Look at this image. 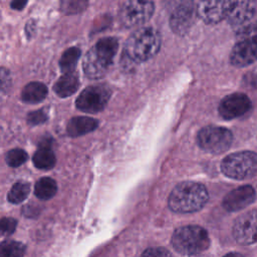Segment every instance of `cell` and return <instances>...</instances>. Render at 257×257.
Instances as JSON below:
<instances>
[{"mask_svg":"<svg viewBox=\"0 0 257 257\" xmlns=\"http://www.w3.org/2000/svg\"><path fill=\"white\" fill-rule=\"evenodd\" d=\"M25 246L21 242L6 240L0 243V257H23Z\"/></svg>","mask_w":257,"mask_h":257,"instance_id":"cell-22","label":"cell"},{"mask_svg":"<svg viewBox=\"0 0 257 257\" xmlns=\"http://www.w3.org/2000/svg\"><path fill=\"white\" fill-rule=\"evenodd\" d=\"M230 61L236 67H244L257 61V43L239 40L231 51Z\"/></svg>","mask_w":257,"mask_h":257,"instance_id":"cell-14","label":"cell"},{"mask_svg":"<svg viewBox=\"0 0 257 257\" xmlns=\"http://www.w3.org/2000/svg\"><path fill=\"white\" fill-rule=\"evenodd\" d=\"M87 6L86 1L82 0H64L60 2V8L63 12L68 14L79 13Z\"/></svg>","mask_w":257,"mask_h":257,"instance_id":"cell-26","label":"cell"},{"mask_svg":"<svg viewBox=\"0 0 257 257\" xmlns=\"http://www.w3.org/2000/svg\"><path fill=\"white\" fill-rule=\"evenodd\" d=\"M11 86L10 71L5 67H0V91H7Z\"/></svg>","mask_w":257,"mask_h":257,"instance_id":"cell-30","label":"cell"},{"mask_svg":"<svg viewBox=\"0 0 257 257\" xmlns=\"http://www.w3.org/2000/svg\"><path fill=\"white\" fill-rule=\"evenodd\" d=\"M33 164L40 170H50L56 163V158L49 147H39L32 158Z\"/></svg>","mask_w":257,"mask_h":257,"instance_id":"cell-19","label":"cell"},{"mask_svg":"<svg viewBox=\"0 0 257 257\" xmlns=\"http://www.w3.org/2000/svg\"><path fill=\"white\" fill-rule=\"evenodd\" d=\"M28 159L27 153L22 149H13L10 150L5 157L6 163L8 166L16 168L24 164Z\"/></svg>","mask_w":257,"mask_h":257,"instance_id":"cell-24","label":"cell"},{"mask_svg":"<svg viewBox=\"0 0 257 257\" xmlns=\"http://www.w3.org/2000/svg\"><path fill=\"white\" fill-rule=\"evenodd\" d=\"M197 16L195 3L182 2L175 8L170 18V25L172 30L177 34L186 33Z\"/></svg>","mask_w":257,"mask_h":257,"instance_id":"cell-11","label":"cell"},{"mask_svg":"<svg viewBox=\"0 0 257 257\" xmlns=\"http://www.w3.org/2000/svg\"><path fill=\"white\" fill-rule=\"evenodd\" d=\"M223 257H244V256L240 253H237V252H231V253H228V254L224 255Z\"/></svg>","mask_w":257,"mask_h":257,"instance_id":"cell-34","label":"cell"},{"mask_svg":"<svg viewBox=\"0 0 257 257\" xmlns=\"http://www.w3.org/2000/svg\"><path fill=\"white\" fill-rule=\"evenodd\" d=\"M27 4V1L24 0H14L10 3V6L14 10H22Z\"/></svg>","mask_w":257,"mask_h":257,"instance_id":"cell-31","label":"cell"},{"mask_svg":"<svg viewBox=\"0 0 257 257\" xmlns=\"http://www.w3.org/2000/svg\"><path fill=\"white\" fill-rule=\"evenodd\" d=\"M252 107L250 98L244 93H232L222 99L219 113L223 118L233 119L244 115Z\"/></svg>","mask_w":257,"mask_h":257,"instance_id":"cell-10","label":"cell"},{"mask_svg":"<svg viewBox=\"0 0 257 257\" xmlns=\"http://www.w3.org/2000/svg\"><path fill=\"white\" fill-rule=\"evenodd\" d=\"M30 193V186L28 183L18 182L12 186L10 189L7 199L12 204H19L23 202Z\"/></svg>","mask_w":257,"mask_h":257,"instance_id":"cell-23","label":"cell"},{"mask_svg":"<svg viewBox=\"0 0 257 257\" xmlns=\"http://www.w3.org/2000/svg\"><path fill=\"white\" fill-rule=\"evenodd\" d=\"M209 199L206 187L196 182L177 185L169 196V207L176 213H193L201 210Z\"/></svg>","mask_w":257,"mask_h":257,"instance_id":"cell-2","label":"cell"},{"mask_svg":"<svg viewBox=\"0 0 257 257\" xmlns=\"http://www.w3.org/2000/svg\"><path fill=\"white\" fill-rule=\"evenodd\" d=\"M17 226V221L13 218H2L0 219V236L11 235Z\"/></svg>","mask_w":257,"mask_h":257,"instance_id":"cell-28","label":"cell"},{"mask_svg":"<svg viewBox=\"0 0 257 257\" xmlns=\"http://www.w3.org/2000/svg\"><path fill=\"white\" fill-rule=\"evenodd\" d=\"M141 257H172V255L166 248L152 247L144 251Z\"/></svg>","mask_w":257,"mask_h":257,"instance_id":"cell-29","label":"cell"},{"mask_svg":"<svg viewBox=\"0 0 257 257\" xmlns=\"http://www.w3.org/2000/svg\"><path fill=\"white\" fill-rule=\"evenodd\" d=\"M255 13L254 4L250 1H231L227 20L232 25L244 26L253 17Z\"/></svg>","mask_w":257,"mask_h":257,"instance_id":"cell-15","label":"cell"},{"mask_svg":"<svg viewBox=\"0 0 257 257\" xmlns=\"http://www.w3.org/2000/svg\"><path fill=\"white\" fill-rule=\"evenodd\" d=\"M161 47V35L153 27H142L133 32L124 45L127 57L136 62H144L156 55Z\"/></svg>","mask_w":257,"mask_h":257,"instance_id":"cell-3","label":"cell"},{"mask_svg":"<svg viewBox=\"0 0 257 257\" xmlns=\"http://www.w3.org/2000/svg\"><path fill=\"white\" fill-rule=\"evenodd\" d=\"M199 147L211 154H221L226 152L232 142V133L223 126L208 125L203 127L197 137Z\"/></svg>","mask_w":257,"mask_h":257,"instance_id":"cell-6","label":"cell"},{"mask_svg":"<svg viewBox=\"0 0 257 257\" xmlns=\"http://www.w3.org/2000/svg\"><path fill=\"white\" fill-rule=\"evenodd\" d=\"M23 213L28 217H33L38 214V208H34V206L28 205L25 208H23Z\"/></svg>","mask_w":257,"mask_h":257,"instance_id":"cell-32","label":"cell"},{"mask_svg":"<svg viewBox=\"0 0 257 257\" xmlns=\"http://www.w3.org/2000/svg\"><path fill=\"white\" fill-rule=\"evenodd\" d=\"M98 125V121L88 116H75L69 119L66 125L68 136L72 138L80 137L94 131Z\"/></svg>","mask_w":257,"mask_h":257,"instance_id":"cell-16","label":"cell"},{"mask_svg":"<svg viewBox=\"0 0 257 257\" xmlns=\"http://www.w3.org/2000/svg\"><path fill=\"white\" fill-rule=\"evenodd\" d=\"M255 199V190L250 185L238 187L228 193L223 200V207L229 212L239 211L249 206Z\"/></svg>","mask_w":257,"mask_h":257,"instance_id":"cell-13","label":"cell"},{"mask_svg":"<svg viewBox=\"0 0 257 257\" xmlns=\"http://www.w3.org/2000/svg\"><path fill=\"white\" fill-rule=\"evenodd\" d=\"M111 91L104 84H93L84 88L75 100L76 107L84 112L95 113L104 108Z\"/></svg>","mask_w":257,"mask_h":257,"instance_id":"cell-7","label":"cell"},{"mask_svg":"<svg viewBox=\"0 0 257 257\" xmlns=\"http://www.w3.org/2000/svg\"><path fill=\"white\" fill-rule=\"evenodd\" d=\"M118 42L114 37L99 39L85 54L82 62L84 74L91 79H98L105 75L117 51Z\"/></svg>","mask_w":257,"mask_h":257,"instance_id":"cell-1","label":"cell"},{"mask_svg":"<svg viewBox=\"0 0 257 257\" xmlns=\"http://www.w3.org/2000/svg\"><path fill=\"white\" fill-rule=\"evenodd\" d=\"M80 54V49L77 47H69L62 53L59 60V67L63 74L74 72Z\"/></svg>","mask_w":257,"mask_h":257,"instance_id":"cell-21","label":"cell"},{"mask_svg":"<svg viewBox=\"0 0 257 257\" xmlns=\"http://www.w3.org/2000/svg\"><path fill=\"white\" fill-rule=\"evenodd\" d=\"M57 192L56 182L49 178L44 177L38 180L34 187V194L40 200H49Z\"/></svg>","mask_w":257,"mask_h":257,"instance_id":"cell-20","label":"cell"},{"mask_svg":"<svg viewBox=\"0 0 257 257\" xmlns=\"http://www.w3.org/2000/svg\"><path fill=\"white\" fill-rule=\"evenodd\" d=\"M151 1H124L119 8V19L126 27H135L150 20L154 13Z\"/></svg>","mask_w":257,"mask_h":257,"instance_id":"cell-8","label":"cell"},{"mask_svg":"<svg viewBox=\"0 0 257 257\" xmlns=\"http://www.w3.org/2000/svg\"><path fill=\"white\" fill-rule=\"evenodd\" d=\"M171 243L179 253L192 255L205 251L210 245V239L204 228L188 225L180 227L174 232Z\"/></svg>","mask_w":257,"mask_h":257,"instance_id":"cell-4","label":"cell"},{"mask_svg":"<svg viewBox=\"0 0 257 257\" xmlns=\"http://www.w3.org/2000/svg\"><path fill=\"white\" fill-rule=\"evenodd\" d=\"M79 86L78 75L75 72L62 74L53 85L54 92L60 97L72 95Z\"/></svg>","mask_w":257,"mask_h":257,"instance_id":"cell-17","label":"cell"},{"mask_svg":"<svg viewBox=\"0 0 257 257\" xmlns=\"http://www.w3.org/2000/svg\"><path fill=\"white\" fill-rule=\"evenodd\" d=\"M238 40H250L257 43V21L249 22L237 31Z\"/></svg>","mask_w":257,"mask_h":257,"instance_id":"cell-25","label":"cell"},{"mask_svg":"<svg viewBox=\"0 0 257 257\" xmlns=\"http://www.w3.org/2000/svg\"><path fill=\"white\" fill-rule=\"evenodd\" d=\"M25 32H26L27 37H31V36H32V32H35V23H34V20H31L30 22H28V23L26 24Z\"/></svg>","mask_w":257,"mask_h":257,"instance_id":"cell-33","label":"cell"},{"mask_svg":"<svg viewBox=\"0 0 257 257\" xmlns=\"http://www.w3.org/2000/svg\"><path fill=\"white\" fill-rule=\"evenodd\" d=\"M233 237L242 245L257 242V209L240 215L233 225Z\"/></svg>","mask_w":257,"mask_h":257,"instance_id":"cell-9","label":"cell"},{"mask_svg":"<svg viewBox=\"0 0 257 257\" xmlns=\"http://www.w3.org/2000/svg\"><path fill=\"white\" fill-rule=\"evenodd\" d=\"M47 95V87L45 84L33 81L26 84L21 92L22 100L27 103H37L42 101Z\"/></svg>","mask_w":257,"mask_h":257,"instance_id":"cell-18","label":"cell"},{"mask_svg":"<svg viewBox=\"0 0 257 257\" xmlns=\"http://www.w3.org/2000/svg\"><path fill=\"white\" fill-rule=\"evenodd\" d=\"M48 119V113L45 108L30 111L27 115V122L30 125H37L45 122Z\"/></svg>","mask_w":257,"mask_h":257,"instance_id":"cell-27","label":"cell"},{"mask_svg":"<svg viewBox=\"0 0 257 257\" xmlns=\"http://www.w3.org/2000/svg\"><path fill=\"white\" fill-rule=\"evenodd\" d=\"M221 171L231 179H249L257 174V154L245 151L228 155L221 163Z\"/></svg>","mask_w":257,"mask_h":257,"instance_id":"cell-5","label":"cell"},{"mask_svg":"<svg viewBox=\"0 0 257 257\" xmlns=\"http://www.w3.org/2000/svg\"><path fill=\"white\" fill-rule=\"evenodd\" d=\"M231 1H202L197 4L196 13L204 22L215 24L227 17Z\"/></svg>","mask_w":257,"mask_h":257,"instance_id":"cell-12","label":"cell"}]
</instances>
